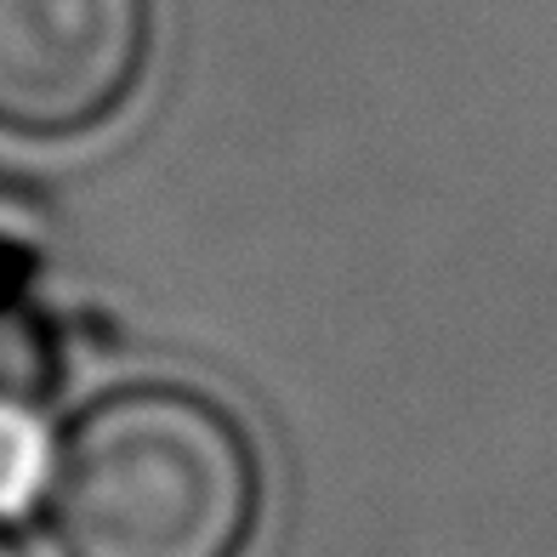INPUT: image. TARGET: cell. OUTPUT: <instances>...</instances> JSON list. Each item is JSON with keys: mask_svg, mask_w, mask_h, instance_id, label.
I'll return each instance as SVG.
<instances>
[{"mask_svg": "<svg viewBox=\"0 0 557 557\" xmlns=\"http://www.w3.org/2000/svg\"><path fill=\"white\" fill-rule=\"evenodd\" d=\"M52 467H58V433L46 421L40 398L12 375H0V529L40 512L46 490H52Z\"/></svg>", "mask_w": 557, "mask_h": 557, "instance_id": "3957f363", "label": "cell"}, {"mask_svg": "<svg viewBox=\"0 0 557 557\" xmlns=\"http://www.w3.org/2000/svg\"><path fill=\"white\" fill-rule=\"evenodd\" d=\"M0 557H29V552H23V546L7 535V529H0Z\"/></svg>", "mask_w": 557, "mask_h": 557, "instance_id": "277c9868", "label": "cell"}, {"mask_svg": "<svg viewBox=\"0 0 557 557\" xmlns=\"http://www.w3.org/2000/svg\"><path fill=\"white\" fill-rule=\"evenodd\" d=\"M148 40V0H0V132H97L143 86Z\"/></svg>", "mask_w": 557, "mask_h": 557, "instance_id": "7a4b0ae2", "label": "cell"}, {"mask_svg": "<svg viewBox=\"0 0 557 557\" xmlns=\"http://www.w3.org/2000/svg\"><path fill=\"white\" fill-rule=\"evenodd\" d=\"M268 495V455L234 404L143 375L74 410L40 512L58 557H250Z\"/></svg>", "mask_w": 557, "mask_h": 557, "instance_id": "6da1fadb", "label": "cell"}]
</instances>
